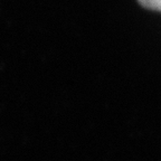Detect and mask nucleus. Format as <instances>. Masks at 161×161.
I'll return each instance as SVG.
<instances>
[{
    "mask_svg": "<svg viewBox=\"0 0 161 161\" xmlns=\"http://www.w3.org/2000/svg\"><path fill=\"white\" fill-rule=\"evenodd\" d=\"M139 3L148 9L161 11V0H139Z\"/></svg>",
    "mask_w": 161,
    "mask_h": 161,
    "instance_id": "f257e3e1",
    "label": "nucleus"
}]
</instances>
